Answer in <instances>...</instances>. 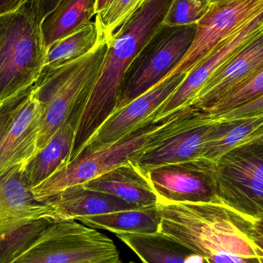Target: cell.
Returning <instances> with one entry per match:
<instances>
[{
  "label": "cell",
  "mask_w": 263,
  "mask_h": 263,
  "mask_svg": "<svg viewBox=\"0 0 263 263\" xmlns=\"http://www.w3.org/2000/svg\"><path fill=\"white\" fill-rule=\"evenodd\" d=\"M159 233L181 242L208 263H263L257 219L222 201L156 204Z\"/></svg>",
  "instance_id": "obj_1"
},
{
  "label": "cell",
  "mask_w": 263,
  "mask_h": 263,
  "mask_svg": "<svg viewBox=\"0 0 263 263\" xmlns=\"http://www.w3.org/2000/svg\"><path fill=\"white\" fill-rule=\"evenodd\" d=\"M109 44L110 40L103 38L86 55L53 69H43L34 90L43 109L35 155L74 112H82L101 72Z\"/></svg>",
  "instance_id": "obj_2"
},
{
  "label": "cell",
  "mask_w": 263,
  "mask_h": 263,
  "mask_svg": "<svg viewBox=\"0 0 263 263\" xmlns=\"http://www.w3.org/2000/svg\"><path fill=\"white\" fill-rule=\"evenodd\" d=\"M43 20L37 0L0 15V103L40 78L47 54Z\"/></svg>",
  "instance_id": "obj_3"
},
{
  "label": "cell",
  "mask_w": 263,
  "mask_h": 263,
  "mask_svg": "<svg viewBox=\"0 0 263 263\" xmlns=\"http://www.w3.org/2000/svg\"><path fill=\"white\" fill-rule=\"evenodd\" d=\"M196 29L197 23L184 26L162 24L159 26L129 66L117 110L171 74L191 47Z\"/></svg>",
  "instance_id": "obj_4"
},
{
  "label": "cell",
  "mask_w": 263,
  "mask_h": 263,
  "mask_svg": "<svg viewBox=\"0 0 263 263\" xmlns=\"http://www.w3.org/2000/svg\"><path fill=\"white\" fill-rule=\"evenodd\" d=\"M120 252L112 239L77 220L55 222L12 263H115Z\"/></svg>",
  "instance_id": "obj_5"
},
{
  "label": "cell",
  "mask_w": 263,
  "mask_h": 263,
  "mask_svg": "<svg viewBox=\"0 0 263 263\" xmlns=\"http://www.w3.org/2000/svg\"><path fill=\"white\" fill-rule=\"evenodd\" d=\"M219 199L237 211L263 219V143L247 141L215 163Z\"/></svg>",
  "instance_id": "obj_6"
},
{
  "label": "cell",
  "mask_w": 263,
  "mask_h": 263,
  "mask_svg": "<svg viewBox=\"0 0 263 263\" xmlns=\"http://www.w3.org/2000/svg\"><path fill=\"white\" fill-rule=\"evenodd\" d=\"M145 147L130 159L144 175L159 167L199 159L212 123L181 109L162 120Z\"/></svg>",
  "instance_id": "obj_7"
},
{
  "label": "cell",
  "mask_w": 263,
  "mask_h": 263,
  "mask_svg": "<svg viewBox=\"0 0 263 263\" xmlns=\"http://www.w3.org/2000/svg\"><path fill=\"white\" fill-rule=\"evenodd\" d=\"M162 122L137 129L114 145L83 153L49 179L32 189L37 200L45 202L68 187L85 183L131 159L148 143Z\"/></svg>",
  "instance_id": "obj_8"
},
{
  "label": "cell",
  "mask_w": 263,
  "mask_h": 263,
  "mask_svg": "<svg viewBox=\"0 0 263 263\" xmlns=\"http://www.w3.org/2000/svg\"><path fill=\"white\" fill-rule=\"evenodd\" d=\"M262 11L263 0H219L210 3L197 23L191 47L171 74L189 73L222 41Z\"/></svg>",
  "instance_id": "obj_9"
},
{
  "label": "cell",
  "mask_w": 263,
  "mask_h": 263,
  "mask_svg": "<svg viewBox=\"0 0 263 263\" xmlns=\"http://www.w3.org/2000/svg\"><path fill=\"white\" fill-rule=\"evenodd\" d=\"M147 176L159 203L222 201L216 190L215 163L204 159L159 167Z\"/></svg>",
  "instance_id": "obj_10"
},
{
  "label": "cell",
  "mask_w": 263,
  "mask_h": 263,
  "mask_svg": "<svg viewBox=\"0 0 263 263\" xmlns=\"http://www.w3.org/2000/svg\"><path fill=\"white\" fill-rule=\"evenodd\" d=\"M186 75L167 76L149 90L116 111L94 133L80 154L114 145L133 132L149 125L148 119L174 93Z\"/></svg>",
  "instance_id": "obj_11"
},
{
  "label": "cell",
  "mask_w": 263,
  "mask_h": 263,
  "mask_svg": "<svg viewBox=\"0 0 263 263\" xmlns=\"http://www.w3.org/2000/svg\"><path fill=\"white\" fill-rule=\"evenodd\" d=\"M263 30V11L248 23L222 41L182 82L174 93L152 115L148 122L157 123L185 107L204 83L221 66L242 50Z\"/></svg>",
  "instance_id": "obj_12"
},
{
  "label": "cell",
  "mask_w": 263,
  "mask_h": 263,
  "mask_svg": "<svg viewBox=\"0 0 263 263\" xmlns=\"http://www.w3.org/2000/svg\"><path fill=\"white\" fill-rule=\"evenodd\" d=\"M262 61L263 30L242 50L216 69L193 100L181 109L200 112L210 107L233 86L259 70Z\"/></svg>",
  "instance_id": "obj_13"
},
{
  "label": "cell",
  "mask_w": 263,
  "mask_h": 263,
  "mask_svg": "<svg viewBox=\"0 0 263 263\" xmlns=\"http://www.w3.org/2000/svg\"><path fill=\"white\" fill-rule=\"evenodd\" d=\"M26 163L18 164L0 176V229L26 219L49 218L55 222L52 208L34 196L26 177Z\"/></svg>",
  "instance_id": "obj_14"
},
{
  "label": "cell",
  "mask_w": 263,
  "mask_h": 263,
  "mask_svg": "<svg viewBox=\"0 0 263 263\" xmlns=\"http://www.w3.org/2000/svg\"><path fill=\"white\" fill-rule=\"evenodd\" d=\"M43 117V107L33 92L0 142V176L35 156Z\"/></svg>",
  "instance_id": "obj_15"
},
{
  "label": "cell",
  "mask_w": 263,
  "mask_h": 263,
  "mask_svg": "<svg viewBox=\"0 0 263 263\" xmlns=\"http://www.w3.org/2000/svg\"><path fill=\"white\" fill-rule=\"evenodd\" d=\"M45 202L52 208L55 222L139 208L112 195L86 188L83 184L68 187Z\"/></svg>",
  "instance_id": "obj_16"
},
{
  "label": "cell",
  "mask_w": 263,
  "mask_h": 263,
  "mask_svg": "<svg viewBox=\"0 0 263 263\" xmlns=\"http://www.w3.org/2000/svg\"><path fill=\"white\" fill-rule=\"evenodd\" d=\"M83 184L86 188L112 195L139 208L153 206L159 202L148 176L130 159Z\"/></svg>",
  "instance_id": "obj_17"
},
{
  "label": "cell",
  "mask_w": 263,
  "mask_h": 263,
  "mask_svg": "<svg viewBox=\"0 0 263 263\" xmlns=\"http://www.w3.org/2000/svg\"><path fill=\"white\" fill-rule=\"evenodd\" d=\"M80 114V110L74 112L43 149L26 163L25 173L31 188L49 179L70 161Z\"/></svg>",
  "instance_id": "obj_18"
},
{
  "label": "cell",
  "mask_w": 263,
  "mask_h": 263,
  "mask_svg": "<svg viewBox=\"0 0 263 263\" xmlns=\"http://www.w3.org/2000/svg\"><path fill=\"white\" fill-rule=\"evenodd\" d=\"M117 236L142 263H208L200 255L163 233Z\"/></svg>",
  "instance_id": "obj_19"
},
{
  "label": "cell",
  "mask_w": 263,
  "mask_h": 263,
  "mask_svg": "<svg viewBox=\"0 0 263 263\" xmlns=\"http://www.w3.org/2000/svg\"><path fill=\"white\" fill-rule=\"evenodd\" d=\"M97 0H62L42 22V32L46 49L55 42L92 22L97 15Z\"/></svg>",
  "instance_id": "obj_20"
},
{
  "label": "cell",
  "mask_w": 263,
  "mask_h": 263,
  "mask_svg": "<svg viewBox=\"0 0 263 263\" xmlns=\"http://www.w3.org/2000/svg\"><path fill=\"white\" fill-rule=\"evenodd\" d=\"M77 221L91 228L107 230L116 235H146L159 233L161 219L156 205L86 216L80 218Z\"/></svg>",
  "instance_id": "obj_21"
},
{
  "label": "cell",
  "mask_w": 263,
  "mask_h": 263,
  "mask_svg": "<svg viewBox=\"0 0 263 263\" xmlns=\"http://www.w3.org/2000/svg\"><path fill=\"white\" fill-rule=\"evenodd\" d=\"M263 125V115L212 123L199 159L216 163L222 155L248 139Z\"/></svg>",
  "instance_id": "obj_22"
},
{
  "label": "cell",
  "mask_w": 263,
  "mask_h": 263,
  "mask_svg": "<svg viewBox=\"0 0 263 263\" xmlns=\"http://www.w3.org/2000/svg\"><path fill=\"white\" fill-rule=\"evenodd\" d=\"M54 222L49 218L26 219L0 229V263H12L24 254Z\"/></svg>",
  "instance_id": "obj_23"
},
{
  "label": "cell",
  "mask_w": 263,
  "mask_h": 263,
  "mask_svg": "<svg viewBox=\"0 0 263 263\" xmlns=\"http://www.w3.org/2000/svg\"><path fill=\"white\" fill-rule=\"evenodd\" d=\"M103 38L106 37L100 32L97 22H91L53 43L48 49L44 68L53 69L86 55Z\"/></svg>",
  "instance_id": "obj_24"
},
{
  "label": "cell",
  "mask_w": 263,
  "mask_h": 263,
  "mask_svg": "<svg viewBox=\"0 0 263 263\" xmlns=\"http://www.w3.org/2000/svg\"><path fill=\"white\" fill-rule=\"evenodd\" d=\"M263 94V68L250 74L233 86L214 104L195 112L203 120H210Z\"/></svg>",
  "instance_id": "obj_25"
},
{
  "label": "cell",
  "mask_w": 263,
  "mask_h": 263,
  "mask_svg": "<svg viewBox=\"0 0 263 263\" xmlns=\"http://www.w3.org/2000/svg\"><path fill=\"white\" fill-rule=\"evenodd\" d=\"M147 0H114L96 15L100 32L110 40L116 31L139 10Z\"/></svg>",
  "instance_id": "obj_26"
},
{
  "label": "cell",
  "mask_w": 263,
  "mask_h": 263,
  "mask_svg": "<svg viewBox=\"0 0 263 263\" xmlns=\"http://www.w3.org/2000/svg\"><path fill=\"white\" fill-rule=\"evenodd\" d=\"M210 6L208 0H173L162 24L184 26L197 23Z\"/></svg>",
  "instance_id": "obj_27"
},
{
  "label": "cell",
  "mask_w": 263,
  "mask_h": 263,
  "mask_svg": "<svg viewBox=\"0 0 263 263\" xmlns=\"http://www.w3.org/2000/svg\"><path fill=\"white\" fill-rule=\"evenodd\" d=\"M35 84L18 91L0 105V142L13 124L28 100L32 97Z\"/></svg>",
  "instance_id": "obj_28"
},
{
  "label": "cell",
  "mask_w": 263,
  "mask_h": 263,
  "mask_svg": "<svg viewBox=\"0 0 263 263\" xmlns=\"http://www.w3.org/2000/svg\"><path fill=\"white\" fill-rule=\"evenodd\" d=\"M259 115H263V94L214 118L205 120L207 123H213L238 119L251 118Z\"/></svg>",
  "instance_id": "obj_29"
},
{
  "label": "cell",
  "mask_w": 263,
  "mask_h": 263,
  "mask_svg": "<svg viewBox=\"0 0 263 263\" xmlns=\"http://www.w3.org/2000/svg\"><path fill=\"white\" fill-rule=\"evenodd\" d=\"M26 0H0V15L11 13L18 9Z\"/></svg>",
  "instance_id": "obj_30"
},
{
  "label": "cell",
  "mask_w": 263,
  "mask_h": 263,
  "mask_svg": "<svg viewBox=\"0 0 263 263\" xmlns=\"http://www.w3.org/2000/svg\"><path fill=\"white\" fill-rule=\"evenodd\" d=\"M61 1L62 0H37L43 20L52 12Z\"/></svg>",
  "instance_id": "obj_31"
},
{
  "label": "cell",
  "mask_w": 263,
  "mask_h": 263,
  "mask_svg": "<svg viewBox=\"0 0 263 263\" xmlns=\"http://www.w3.org/2000/svg\"><path fill=\"white\" fill-rule=\"evenodd\" d=\"M247 141H256L263 143V125L258 128L248 139H246L243 142H247Z\"/></svg>",
  "instance_id": "obj_32"
},
{
  "label": "cell",
  "mask_w": 263,
  "mask_h": 263,
  "mask_svg": "<svg viewBox=\"0 0 263 263\" xmlns=\"http://www.w3.org/2000/svg\"><path fill=\"white\" fill-rule=\"evenodd\" d=\"M256 228L258 240L263 247V219L256 220Z\"/></svg>",
  "instance_id": "obj_33"
},
{
  "label": "cell",
  "mask_w": 263,
  "mask_h": 263,
  "mask_svg": "<svg viewBox=\"0 0 263 263\" xmlns=\"http://www.w3.org/2000/svg\"><path fill=\"white\" fill-rule=\"evenodd\" d=\"M114 0H97V14L100 11L103 10L105 8L107 7Z\"/></svg>",
  "instance_id": "obj_34"
},
{
  "label": "cell",
  "mask_w": 263,
  "mask_h": 263,
  "mask_svg": "<svg viewBox=\"0 0 263 263\" xmlns=\"http://www.w3.org/2000/svg\"><path fill=\"white\" fill-rule=\"evenodd\" d=\"M115 263H125V262H123V261L121 260V259H119L118 261H117V262H116ZM128 263H134L133 262H128Z\"/></svg>",
  "instance_id": "obj_35"
},
{
  "label": "cell",
  "mask_w": 263,
  "mask_h": 263,
  "mask_svg": "<svg viewBox=\"0 0 263 263\" xmlns=\"http://www.w3.org/2000/svg\"><path fill=\"white\" fill-rule=\"evenodd\" d=\"M217 1H219V0H212L211 3H215V2H217Z\"/></svg>",
  "instance_id": "obj_36"
},
{
  "label": "cell",
  "mask_w": 263,
  "mask_h": 263,
  "mask_svg": "<svg viewBox=\"0 0 263 263\" xmlns=\"http://www.w3.org/2000/svg\"><path fill=\"white\" fill-rule=\"evenodd\" d=\"M262 68H263V61H262V65H261L260 69H262Z\"/></svg>",
  "instance_id": "obj_37"
},
{
  "label": "cell",
  "mask_w": 263,
  "mask_h": 263,
  "mask_svg": "<svg viewBox=\"0 0 263 263\" xmlns=\"http://www.w3.org/2000/svg\"><path fill=\"white\" fill-rule=\"evenodd\" d=\"M209 2H210V3H211L212 0H208Z\"/></svg>",
  "instance_id": "obj_38"
},
{
  "label": "cell",
  "mask_w": 263,
  "mask_h": 263,
  "mask_svg": "<svg viewBox=\"0 0 263 263\" xmlns=\"http://www.w3.org/2000/svg\"><path fill=\"white\" fill-rule=\"evenodd\" d=\"M1 104H2V103H0V105H1Z\"/></svg>",
  "instance_id": "obj_39"
}]
</instances>
